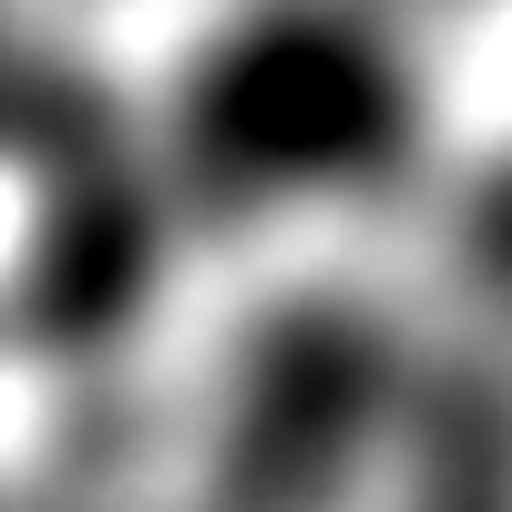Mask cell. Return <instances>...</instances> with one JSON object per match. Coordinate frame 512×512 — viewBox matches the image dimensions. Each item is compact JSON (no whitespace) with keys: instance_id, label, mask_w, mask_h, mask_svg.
<instances>
[{"instance_id":"cell-1","label":"cell","mask_w":512,"mask_h":512,"mask_svg":"<svg viewBox=\"0 0 512 512\" xmlns=\"http://www.w3.org/2000/svg\"><path fill=\"white\" fill-rule=\"evenodd\" d=\"M379 134H390V72H379V52L318 21L256 31L205 93V144L226 154V175H267V185L349 175L338 154H379Z\"/></svg>"},{"instance_id":"cell-2","label":"cell","mask_w":512,"mask_h":512,"mask_svg":"<svg viewBox=\"0 0 512 512\" xmlns=\"http://www.w3.org/2000/svg\"><path fill=\"white\" fill-rule=\"evenodd\" d=\"M492 256H502V267H512V205H502V216H492Z\"/></svg>"}]
</instances>
